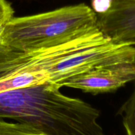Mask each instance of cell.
<instances>
[{
    "mask_svg": "<svg viewBox=\"0 0 135 135\" xmlns=\"http://www.w3.org/2000/svg\"><path fill=\"white\" fill-rule=\"evenodd\" d=\"M97 14L84 3L13 17L4 24L1 43L22 51L53 47L97 28Z\"/></svg>",
    "mask_w": 135,
    "mask_h": 135,
    "instance_id": "7a4b0ae2",
    "label": "cell"
},
{
    "mask_svg": "<svg viewBox=\"0 0 135 135\" xmlns=\"http://www.w3.org/2000/svg\"><path fill=\"white\" fill-rule=\"evenodd\" d=\"M96 108L53 84L0 93V119L26 124L44 135H105Z\"/></svg>",
    "mask_w": 135,
    "mask_h": 135,
    "instance_id": "6da1fadb",
    "label": "cell"
},
{
    "mask_svg": "<svg viewBox=\"0 0 135 135\" xmlns=\"http://www.w3.org/2000/svg\"><path fill=\"white\" fill-rule=\"evenodd\" d=\"M99 29L117 42L135 40V0H111L105 13L97 14Z\"/></svg>",
    "mask_w": 135,
    "mask_h": 135,
    "instance_id": "277c9868",
    "label": "cell"
},
{
    "mask_svg": "<svg viewBox=\"0 0 135 135\" xmlns=\"http://www.w3.org/2000/svg\"><path fill=\"white\" fill-rule=\"evenodd\" d=\"M0 135H44L34 128L18 122L0 119Z\"/></svg>",
    "mask_w": 135,
    "mask_h": 135,
    "instance_id": "8992f818",
    "label": "cell"
},
{
    "mask_svg": "<svg viewBox=\"0 0 135 135\" xmlns=\"http://www.w3.org/2000/svg\"><path fill=\"white\" fill-rule=\"evenodd\" d=\"M135 81V60L93 69L66 80L63 86L98 94L117 90Z\"/></svg>",
    "mask_w": 135,
    "mask_h": 135,
    "instance_id": "3957f363",
    "label": "cell"
},
{
    "mask_svg": "<svg viewBox=\"0 0 135 135\" xmlns=\"http://www.w3.org/2000/svg\"><path fill=\"white\" fill-rule=\"evenodd\" d=\"M110 5L111 0H92V9L96 14L105 13Z\"/></svg>",
    "mask_w": 135,
    "mask_h": 135,
    "instance_id": "ba28073f",
    "label": "cell"
},
{
    "mask_svg": "<svg viewBox=\"0 0 135 135\" xmlns=\"http://www.w3.org/2000/svg\"><path fill=\"white\" fill-rule=\"evenodd\" d=\"M127 135H135V89L119 110Z\"/></svg>",
    "mask_w": 135,
    "mask_h": 135,
    "instance_id": "5b68a950",
    "label": "cell"
},
{
    "mask_svg": "<svg viewBox=\"0 0 135 135\" xmlns=\"http://www.w3.org/2000/svg\"><path fill=\"white\" fill-rule=\"evenodd\" d=\"M14 10L7 0H0V24H5L13 17Z\"/></svg>",
    "mask_w": 135,
    "mask_h": 135,
    "instance_id": "52a82bcc",
    "label": "cell"
}]
</instances>
